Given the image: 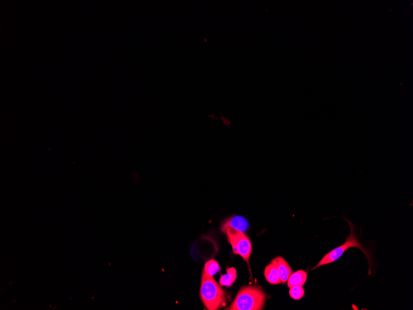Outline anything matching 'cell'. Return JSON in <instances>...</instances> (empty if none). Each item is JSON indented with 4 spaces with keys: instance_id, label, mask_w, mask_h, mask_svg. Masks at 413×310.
Here are the masks:
<instances>
[{
    "instance_id": "cell-5",
    "label": "cell",
    "mask_w": 413,
    "mask_h": 310,
    "mask_svg": "<svg viewBox=\"0 0 413 310\" xmlns=\"http://www.w3.org/2000/svg\"><path fill=\"white\" fill-rule=\"evenodd\" d=\"M249 228L250 224L246 218L242 217V216H236L226 218L222 223V230H224V229L226 228H231L235 230L244 232L245 231L248 230Z\"/></svg>"
},
{
    "instance_id": "cell-6",
    "label": "cell",
    "mask_w": 413,
    "mask_h": 310,
    "mask_svg": "<svg viewBox=\"0 0 413 310\" xmlns=\"http://www.w3.org/2000/svg\"><path fill=\"white\" fill-rule=\"evenodd\" d=\"M271 263L276 266L278 270L280 278L282 284H286L290 276L292 273V270L290 266L286 260L281 256L275 258L272 260Z\"/></svg>"
},
{
    "instance_id": "cell-1",
    "label": "cell",
    "mask_w": 413,
    "mask_h": 310,
    "mask_svg": "<svg viewBox=\"0 0 413 310\" xmlns=\"http://www.w3.org/2000/svg\"><path fill=\"white\" fill-rule=\"evenodd\" d=\"M266 295L256 286H245L240 289L234 302L226 310H260L266 303Z\"/></svg>"
},
{
    "instance_id": "cell-4",
    "label": "cell",
    "mask_w": 413,
    "mask_h": 310,
    "mask_svg": "<svg viewBox=\"0 0 413 310\" xmlns=\"http://www.w3.org/2000/svg\"><path fill=\"white\" fill-rule=\"evenodd\" d=\"M226 230L231 231L234 234L236 240V247L238 254L240 255L248 264H249V260L252 252V244L249 237L244 232L234 230L231 228L224 229Z\"/></svg>"
},
{
    "instance_id": "cell-10",
    "label": "cell",
    "mask_w": 413,
    "mask_h": 310,
    "mask_svg": "<svg viewBox=\"0 0 413 310\" xmlns=\"http://www.w3.org/2000/svg\"><path fill=\"white\" fill-rule=\"evenodd\" d=\"M220 272V267L216 260H210L206 262L204 268L202 278H210Z\"/></svg>"
},
{
    "instance_id": "cell-11",
    "label": "cell",
    "mask_w": 413,
    "mask_h": 310,
    "mask_svg": "<svg viewBox=\"0 0 413 310\" xmlns=\"http://www.w3.org/2000/svg\"><path fill=\"white\" fill-rule=\"evenodd\" d=\"M290 296L292 299L298 300L304 296V288L300 286H292L290 289Z\"/></svg>"
},
{
    "instance_id": "cell-8",
    "label": "cell",
    "mask_w": 413,
    "mask_h": 310,
    "mask_svg": "<svg viewBox=\"0 0 413 310\" xmlns=\"http://www.w3.org/2000/svg\"><path fill=\"white\" fill-rule=\"evenodd\" d=\"M307 280V273L304 270H300L298 272L292 273L288 280V286L292 288L295 286H302Z\"/></svg>"
},
{
    "instance_id": "cell-3",
    "label": "cell",
    "mask_w": 413,
    "mask_h": 310,
    "mask_svg": "<svg viewBox=\"0 0 413 310\" xmlns=\"http://www.w3.org/2000/svg\"><path fill=\"white\" fill-rule=\"evenodd\" d=\"M348 223L350 228H351V232H350L349 236L347 237L345 243L342 244V246L337 247V248L328 252V254L320 260V262L313 268L312 270H315L316 268L320 267L322 266L330 264V263L336 262V260L342 256V254H344L345 251L351 248H358L362 250L367 258L368 264H370V268H371V266H372L373 263L371 252L368 251V250L366 249L364 247H363L362 244L360 243L357 237L355 236L354 226H352V224L349 222V221Z\"/></svg>"
},
{
    "instance_id": "cell-2",
    "label": "cell",
    "mask_w": 413,
    "mask_h": 310,
    "mask_svg": "<svg viewBox=\"0 0 413 310\" xmlns=\"http://www.w3.org/2000/svg\"><path fill=\"white\" fill-rule=\"evenodd\" d=\"M200 296L206 309L216 310L223 306L226 293L213 277L202 278Z\"/></svg>"
},
{
    "instance_id": "cell-7",
    "label": "cell",
    "mask_w": 413,
    "mask_h": 310,
    "mask_svg": "<svg viewBox=\"0 0 413 310\" xmlns=\"http://www.w3.org/2000/svg\"><path fill=\"white\" fill-rule=\"evenodd\" d=\"M264 276L266 281L271 284L276 285L282 283L278 270L272 263L266 266L264 270Z\"/></svg>"
},
{
    "instance_id": "cell-9",
    "label": "cell",
    "mask_w": 413,
    "mask_h": 310,
    "mask_svg": "<svg viewBox=\"0 0 413 310\" xmlns=\"http://www.w3.org/2000/svg\"><path fill=\"white\" fill-rule=\"evenodd\" d=\"M237 278V272L234 268H228L226 274L222 275L219 283L221 286L231 288Z\"/></svg>"
}]
</instances>
